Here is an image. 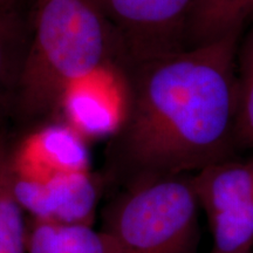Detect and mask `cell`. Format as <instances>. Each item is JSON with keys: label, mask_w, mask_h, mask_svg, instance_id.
<instances>
[{"label": "cell", "mask_w": 253, "mask_h": 253, "mask_svg": "<svg viewBox=\"0 0 253 253\" xmlns=\"http://www.w3.org/2000/svg\"><path fill=\"white\" fill-rule=\"evenodd\" d=\"M30 19L20 0H0V110L8 113L9 101L26 48Z\"/></svg>", "instance_id": "cell-10"}, {"label": "cell", "mask_w": 253, "mask_h": 253, "mask_svg": "<svg viewBox=\"0 0 253 253\" xmlns=\"http://www.w3.org/2000/svg\"><path fill=\"white\" fill-rule=\"evenodd\" d=\"M8 114L31 125L53 118L63 87L108 61L126 63L118 36L93 0H36Z\"/></svg>", "instance_id": "cell-2"}, {"label": "cell", "mask_w": 253, "mask_h": 253, "mask_svg": "<svg viewBox=\"0 0 253 253\" xmlns=\"http://www.w3.org/2000/svg\"><path fill=\"white\" fill-rule=\"evenodd\" d=\"M27 253H67L62 225L27 217Z\"/></svg>", "instance_id": "cell-14"}, {"label": "cell", "mask_w": 253, "mask_h": 253, "mask_svg": "<svg viewBox=\"0 0 253 253\" xmlns=\"http://www.w3.org/2000/svg\"><path fill=\"white\" fill-rule=\"evenodd\" d=\"M239 37L126 65L130 107L109 140L104 182L192 175L233 157Z\"/></svg>", "instance_id": "cell-1"}, {"label": "cell", "mask_w": 253, "mask_h": 253, "mask_svg": "<svg viewBox=\"0 0 253 253\" xmlns=\"http://www.w3.org/2000/svg\"><path fill=\"white\" fill-rule=\"evenodd\" d=\"M118 36L126 63L188 48L195 0H93Z\"/></svg>", "instance_id": "cell-5"}, {"label": "cell", "mask_w": 253, "mask_h": 253, "mask_svg": "<svg viewBox=\"0 0 253 253\" xmlns=\"http://www.w3.org/2000/svg\"><path fill=\"white\" fill-rule=\"evenodd\" d=\"M238 95L235 120L237 149H253V30L237 52Z\"/></svg>", "instance_id": "cell-12"}, {"label": "cell", "mask_w": 253, "mask_h": 253, "mask_svg": "<svg viewBox=\"0 0 253 253\" xmlns=\"http://www.w3.org/2000/svg\"><path fill=\"white\" fill-rule=\"evenodd\" d=\"M88 141L67 123H40L19 138L12 137L8 166L13 179L45 182L65 173L89 171Z\"/></svg>", "instance_id": "cell-7"}, {"label": "cell", "mask_w": 253, "mask_h": 253, "mask_svg": "<svg viewBox=\"0 0 253 253\" xmlns=\"http://www.w3.org/2000/svg\"><path fill=\"white\" fill-rule=\"evenodd\" d=\"M67 253H120L116 240L93 225H62Z\"/></svg>", "instance_id": "cell-13"}, {"label": "cell", "mask_w": 253, "mask_h": 253, "mask_svg": "<svg viewBox=\"0 0 253 253\" xmlns=\"http://www.w3.org/2000/svg\"><path fill=\"white\" fill-rule=\"evenodd\" d=\"M198 208L190 175L151 177L121 188L104 209L102 230L120 253H192Z\"/></svg>", "instance_id": "cell-3"}, {"label": "cell", "mask_w": 253, "mask_h": 253, "mask_svg": "<svg viewBox=\"0 0 253 253\" xmlns=\"http://www.w3.org/2000/svg\"><path fill=\"white\" fill-rule=\"evenodd\" d=\"M250 253H253V252H250Z\"/></svg>", "instance_id": "cell-15"}, {"label": "cell", "mask_w": 253, "mask_h": 253, "mask_svg": "<svg viewBox=\"0 0 253 253\" xmlns=\"http://www.w3.org/2000/svg\"><path fill=\"white\" fill-rule=\"evenodd\" d=\"M253 20V0H195L188 26V47L240 36Z\"/></svg>", "instance_id": "cell-9"}, {"label": "cell", "mask_w": 253, "mask_h": 253, "mask_svg": "<svg viewBox=\"0 0 253 253\" xmlns=\"http://www.w3.org/2000/svg\"><path fill=\"white\" fill-rule=\"evenodd\" d=\"M14 194L27 217L59 225H93L102 182L89 171L65 173L45 182L11 177Z\"/></svg>", "instance_id": "cell-8"}, {"label": "cell", "mask_w": 253, "mask_h": 253, "mask_svg": "<svg viewBox=\"0 0 253 253\" xmlns=\"http://www.w3.org/2000/svg\"><path fill=\"white\" fill-rule=\"evenodd\" d=\"M212 233L210 253H250L253 249V157L211 164L190 175Z\"/></svg>", "instance_id": "cell-4"}, {"label": "cell", "mask_w": 253, "mask_h": 253, "mask_svg": "<svg viewBox=\"0 0 253 253\" xmlns=\"http://www.w3.org/2000/svg\"><path fill=\"white\" fill-rule=\"evenodd\" d=\"M12 136L0 129V253H27V214L14 194L8 156Z\"/></svg>", "instance_id": "cell-11"}, {"label": "cell", "mask_w": 253, "mask_h": 253, "mask_svg": "<svg viewBox=\"0 0 253 253\" xmlns=\"http://www.w3.org/2000/svg\"><path fill=\"white\" fill-rule=\"evenodd\" d=\"M131 101L126 63L108 61L69 81L54 116L87 141L112 138L125 125Z\"/></svg>", "instance_id": "cell-6"}]
</instances>
